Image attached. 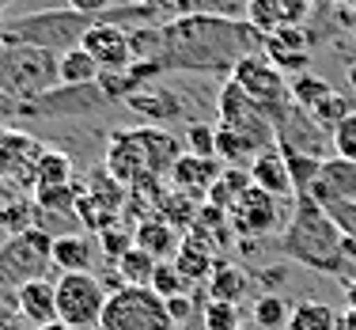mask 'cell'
I'll return each mask as SVG.
<instances>
[{
    "label": "cell",
    "instance_id": "cell-1",
    "mask_svg": "<svg viewBox=\"0 0 356 330\" xmlns=\"http://www.w3.org/2000/svg\"><path fill=\"white\" fill-rule=\"evenodd\" d=\"M159 38H163V49H159L163 72L209 69V72L232 76L239 57H247L254 46L261 49V31H254L250 23H235L227 15H213V12H190L171 23H159Z\"/></svg>",
    "mask_w": 356,
    "mask_h": 330
},
{
    "label": "cell",
    "instance_id": "cell-2",
    "mask_svg": "<svg viewBox=\"0 0 356 330\" xmlns=\"http://www.w3.org/2000/svg\"><path fill=\"white\" fill-rule=\"evenodd\" d=\"M281 247L288 258L303 262V266L318 269V274H345V232L334 224V217L318 205L311 194L296 198L292 224L284 228Z\"/></svg>",
    "mask_w": 356,
    "mask_h": 330
},
{
    "label": "cell",
    "instance_id": "cell-3",
    "mask_svg": "<svg viewBox=\"0 0 356 330\" xmlns=\"http://www.w3.org/2000/svg\"><path fill=\"white\" fill-rule=\"evenodd\" d=\"M57 57L61 54H49L38 46H8V54L0 57V91L15 107L35 103L38 95L54 91V84H61Z\"/></svg>",
    "mask_w": 356,
    "mask_h": 330
},
{
    "label": "cell",
    "instance_id": "cell-4",
    "mask_svg": "<svg viewBox=\"0 0 356 330\" xmlns=\"http://www.w3.org/2000/svg\"><path fill=\"white\" fill-rule=\"evenodd\" d=\"M91 23L95 19L72 12V8H54V12H35L8 23L0 35H4L8 46H38V49H49V54H65V49L80 46V38L88 35Z\"/></svg>",
    "mask_w": 356,
    "mask_h": 330
},
{
    "label": "cell",
    "instance_id": "cell-5",
    "mask_svg": "<svg viewBox=\"0 0 356 330\" xmlns=\"http://www.w3.org/2000/svg\"><path fill=\"white\" fill-rule=\"evenodd\" d=\"M49 247H54V235L42 232V228H27V232L8 235L0 243V300L12 304L27 281L46 277V269L54 266Z\"/></svg>",
    "mask_w": 356,
    "mask_h": 330
},
{
    "label": "cell",
    "instance_id": "cell-6",
    "mask_svg": "<svg viewBox=\"0 0 356 330\" xmlns=\"http://www.w3.org/2000/svg\"><path fill=\"white\" fill-rule=\"evenodd\" d=\"M99 330H175V323L167 315V300L159 292L125 285V289L106 296Z\"/></svg>",
    "mask_w": 356,
    "mask_h": 330
},
{
    "label": "cell",
    "instance_id": "cell-7",
    "mask_svg": "<svg viewBox=\"0 0 356 330\" xmlns=\"http://www.w3.org/2000/svg\"><path fill=\"white\" fill-rule=\"evenodd\" d=\"M57 289V323H69L76 330L99 327L106 308V285L95 274H61L54 281Z\"/></svg>",
    "mask_w": 356,
    "mask_h": 330
},
{
    "label": "cell",
    "instance_id": "cell-8",
    "mask_svg": "<svg viewBox=\"0 0 356 330\" xmlns=\"http://www.w3.org/2000/svg\"><path fill=\"white\" fill-rule=\"evenodd\" d=\"M227 80H235L243 91L266 110V118L273 122L277 114H281L284 107H292V88H288V76L281 69H273L269 65L266 54H247L235 61V69Z\"/></svg>",
    "mask_w": 356,
    "mask_h": 330
},
{
    "label": "cell",
    "instance_id": "cell-9",
    "mask_svg": "<svg viewBox=\"0 0 356 330\" xmlns=\"http://www.w3.org/2000/svg\"><path fill=\"white\" fill-rule=\"evenodd\" d=\"M216 114H220V129L243 133V137L258 141V145H277L273 122L235 80H224V88L216 95Z\"/></svg>",
    "mask_w": 356,
    "mask_h": 330
},
{
    "label": "cell",
    "instance_id": "cell-10",
    "mask_svg": "<svg viewBox=\"0 0 356 330\" xmlns=\"http://www.w3.org/2000/svg\"><path fill=\"white\" fill-rule=\"evenodd\" d=\"M235 239H266V235L284 232L281 228V198L266 194L261 186H250L232 209H227Z\"/></svg>",
    "mask_w": 356,
    "mask_h": 330
},
{
    "label": "cell",
    "instance_id": "cell-11",
    "mask_svg": "<svg viewBox=\"0 0 356 330\" xmlns=\"http://www.w3.org/2000/svg\"><path fill=\"white\" fill-rule=\"evenodd\" d=\"M106 175L118 179L122 186H137L144 179H156L152 175V164H148V152H144V141L137 129H114L106 141V159H103Z\"/></svg>",
    "mask_w": 356,
    "mask_h": 330
},
{
    "label": "cell",
    "instance_id": "cell-12",
    "mask_svg": "<svg viewBox=\"0 0 356 330\" xmlns=\"http://www.w3.org/2000/svg\"><path fill=\"white\" fill-rule=\"evenodd\" d=\"M110 99L103 95L99 84H83V88H54L46 95H38L35 103H23L15 107V114L23 118H69V114H88V110H99L106 107Z\"/></svg>",
    "mask_w": 356,
    "mask_h": 330
},
{
    "label": "cell",
    "instance_id": "cell-13",
    "mask_svg": "<svg viewBox=\"0 0 356 330\" xmlns=\"http://www.w3.org/2000/svg\"><path fill=\"white\" fill-rule=\"evenodd\" d=\"M80 46L88 49L99 61L103 72H125L133 65V46H129V31L118 27V23H103L95 19L88 27V35L80 38Z\"/></svg>",
    "mask_w": 356,
    "mask_h": 330
},
{
    "label": "cell",
    "instance_id": "cell-14",
    "mask_svg": "<svg viewBox=\"0 0 356 330\" xmlns=\"http://www.w3.org/2000/svg\"><path fill=\"white\" fill-rule=\"evenodd\" d=\"M311 35L303 27H281V31H269V35H261V54L269 57V65L273 69H281L288 80L300 72H307L311 65Z\"/></svg>",
    "mask_w": 356,
    "mask_h": 330
},
{
    "label": "cell",
    "instance_id": "cell-15",
    "mask_svg": "<svg viewBox=\"0 0 356 330\" xmlns=\"http://www.w3.org/2000/svg\"><path fill=\"white\" fill-rule=\"evenodd\" d=\"M42 148L31 133L23 129H4L0 125V179H15L19 186L35 190V159L42 156Z\"/></svg>",
    "mask_w": 356,
    "mask_h": 330
},
{
    "label": "cell",
    "instance_id": "cell-16",
    "mask_svg": "<svg viewBox=\"0 0 356 330\" xmlns=\"http://www.w3.org/2000/svg\"><path fill=\"white\" fill-rule=\"evenodd\" d=\"M220 175H224V164H220L216 156H193V152H182L178 164L171 167V175H167V182H171V190H178V194H190V198L205 201Z\"/></svg>",
    "mask_w": 356,
    "mask_h": 330
},
{
    "label": "cell",
    "instance_id": "cell-17",
    "mask_svg": "<svg viewBox=\"0 0 356 330\" xmlns=\"http://www.w3.org/2000/svg\"><path fill=\"white\" fill-rule=\"evenodd\" d=\"M311 198L322 209L337 205V201H356V164L345 156H326L318 167L315 186H311Z\"/></svg>",
    "mask_w": 356,
    "mask_h": 330
},
{
    "label": "cell",
    "instance_id": "cell-18",
    "mask_svg": "<svg viewBox=\"0 0 356 330\" xmlns=\"http://www.w3.org/2000/svg\"><path fill=\"white\" fill-rule=\"evenodd\" d=\"M311 12V0H247V23L261 35L281 27H300Z\"/></svg>",
    "mask_w": 356,
    "mask_h": 330
},
{
    "label": "cell",
    "instance_id": "cell-19",
    "mask_svg": "<svg viewBox=\"0 0 356 330\" xmlns=\"http://www.w3.org/2000/svg\"><path fill=\"white\" fill-rule=\"evenodd\" d=\"M171 262L178 266V274H182L186 281L197 285V281H209V277H213V269L220 262V251L213 247V239H205L201 232H186Z\"/></svg>",
    "mask_w": 356,
    "mask_h": 330
},
{
    "label": "cell",
    "instance_id": "cell-20",
    "mask_svg": "<svg viewBox=\"0 0 356 330\" xmlns=\"http://www.w3.org/2000/svg\"><path fill=\"white\" fill-rule=\"evenodd\" d=\"M125 110H133L137 118H144V125H163L167 129V122L182 118V99H178L171 88H156V84H148V88L133 91V95L125 99Z\"/></svg>",
    "mask_w": 356,
    "mask_h": 330
},
{
    "label": "cell",
    "instance_id": "cell-21",
    "mask_svg": "<svg viewBox=\"0 0 356 330\" xmlns=\"http://www.w3.org/2000/svg\"><path fill=\"white\" fill-rule=\"evenodd\" d=\"M247 171H250V182L261 186L266 194H273V198H296L292 175H288V164H284V152L277 145L261 148Z\"/></svg>",
    "mask_w": 356,
    "mask_h": 330
},
{
    "label": "cell",
    "instance_id": "cell-22",
    "mask_svg": "<svg viewBox=\"0 0 356 330\" xmlns=\"http://www.w3.org/2000/svg\"><path fill=\"white\" fill-rule=\"evenodd\" d=\"M15 311H19L27 323L46 327V323H57V289L54 281L38 277V281H27L19 292H15Z\"/></svg>",
    "mask_w": 356,
    "mask_h": 330
},
{
    "label": "cell",
    "instance_id": "cell-23",
    "mask_svg": "<svg viewBox=\"0 0 356 330\" xmlns=\"http://www.w3.org/2000/svg\"><path fill=\"white\" fill-rule=\"evenodd\" d=\"M49 262H54L61 274H91L95 247H91V239H88V235H80V232H61V235H54Z\"/></svg>",
    "mask_w": 356,
    "mask_h": 330
},
{
    "label": "cell",
    "instance_id": "cell-24",
    "mask_svg": "<svg viewBox=\"0 0 356 330\" xmlns=\"http://www.w3.org/2000/svg\"><path fill=\"white\" fill-rule=\"evenodd\" d=\"M133 239H137V247L140 251H148L152 258H159V262H167L178 251V243H182V235L175 232L167 220H159V217H148V220H140L137 228H133Z\"/></svg>",
    "mask_w": 356,
    "mask_h": 330
},
{
    "label": "cell",
    "instance_id": "cell-25",
    "mask_svg": "<svg viewBox=\"0 0 356 330\" xmlns=\"http://www.w3.org/2000/svg\"><path fill=\"white\" fill-rule=\"evenodd\" d=\"M57 76H61L65 88H83V84H99L103 69H99V61L83 46H72L57 57Z\"/></svg>",
    "mask_w": 356,
    "mask_h": 330
},
{
    "label": "cell",
    "instance_id": "cell-26",
    "mask_svg": "<svg viewBox=\"0 0 356 330\" xmlns=\"http://www.w3.org/2000/svg\"><path fill=\"white\" fill-rule=\"evenodd\" d=\"M205 201L190 198V194H178V190H167L163 198L156 201V217L167 220V224L175 228V232H190L193 224H197V213Z\"/></svg>",
    "mask_w": 356,
    "mask_h": 330
},
{
    "label": "cell",
    "instance_id": "cell-27",
    "mask_svg": "<svg viewBox=\"0 0 356 330\" xmlns=\"http://www.w3.org/2000/svg\"><path fill=\"white\" fill-rule=\"evenodd\" d=\"M205 285H209V300L239 304V300H243V292H247V274H243V269H235L232 262L220 258V262H216V269H213V277H209Z\"/></svg>",
    "mask_w": 356,
    "mask_h": 330
},
{
    "label": "cell",
    "instance_id": "cell-28",
    "mask_svg": "<svg viewBox=\"0 0 356 330\" xmlns=\"http://www.w3.org/2000/svg\"><path fill=\"white\" fill-rule=\"evenodd\" d=\"M250 171H247V167H224V175H220V179H216V186H213V190H209V205H216V209H232L235 205V201H239L243 198V194H247L250 190Z\"/></svg>",
    "mask_w": 356,
    "mask_h": 330
},
{
    "label": "cell",
    "instance_id": "cell-29",
    "mask_svg": "<svg viewBox=\"0 0 356 330\" xmlns=\"http://www.w3.org/2000/svg\"><path fill=\"white\" fill-rule=\"evenodd\" d=\"M288 330H337V311L322 300H300L288 315Z\"/></svg>",
    "mask_w": 356,
    "mask_h": 330
},
{
    "label": "cell",
    "instance_id": "cell-30",
    "mask_svg": "<svg viewBox=\"0 0 356 330\" xmlns=\"http://www.w3.org/2000/svg\"><path fill=\"white\" fill-rule=\"evenodd\" d=\"M156 266L159 258H152L148 251L133 247L129 255H122L114 262L118 277H122V285H137V289H152V277H156Z\"/></svg>",
    "mask_w": 356,
    "mask_h": 330
},
{
    "label": "cell",
    "instance_id": "cell-31",
    "mask_svg": "<svg viewBox=\"0 0 356 330\" xmlns=\"http://www.w3.org/2000/svg\"><path fill=\"white\" fill-rule=\"evenodd\" d=\"M72 182V159L57 148H46L35 159V190L38 186H69Z\"/></svg>",
    "mask_w": 356,
    "mask_h": 330
},
{
    "label": "cell",
    "instance_id": "cell-32",
    "mask_svg": "<svg viewBox=\"0 0 356 330\" xmlns=\"http://www.w3.org/2000/svg\"><path fill=\"white\" fill-rule=\"evenodd\" d=\"M288 88H292V103L303 110V114H311L326 95H334V88H330L322 76H311V72H300V76H292L288 80Z\"/></svg>",
    "mask_w": 356,
    "mask_h": 330
},
{
    "label": "cell",
    "instance_id": "cell-33",
    "mask_svg": "<svg viewBox=\"0 0 356 330\" xmlns=\"http://www.w3.org/2000/svg\"><path fill=\"white\" fill-rule=\"evenodd\" d=\"M288 315H292V304L277 292H266L254 300V327L258 330H288Z\"/></svg>",
    "mask_w": 356,
    "mask_h": 330
},
{
    "label": "cell",
    "instance_id": "cell-34",
    "mask_svg": "<svg viewBox=\"0 0 356 330\" xmlns=\"http://www.w3.org/2000/svg\"><path fill=\"white\" fill-rule=\"evenodd\" d=\"M83 186H38L35 190V205L38 213H57V217H69L76 213V198H80Z\"/></svg>",
    "mask_w": 356,
    "mask_h": 330
},
{
    "label": "cell",
    "instance_id": "cell-35",
    "mask_svg": "<svg viewBox=\"0 0 356 330\" xmlns=\"http://www.w3.org/2000/svg\"><path fill=\"white\" fill-rule=\"evenodd\" d=\"M353 110H356V107H353V99H349V95H341V91H334V95H326L315 110H311V122H315L318 129H330V133H334L337 125H341L345 118L353 114Z\"/></svg>",
    "mask_w": 356,
    "mask_h": 330
},
{
    "label": "cell",
    "instance_id": "cell-36",
    "mask_svg": "<svg viewBox=\"0 0 356 330\" xmlns=\"http://www.w3.org/2000/svg\"><path fill=\"white\" fill-rule=\"evenodd\" d=\"M35 217H38L35 198H15L0 209V228H4L8 235H19V232H27V228H35Z\"/></svg>",
    "mask_w": 356,
    "mask_h": 330
},
{
    "label": "cell",
    "instance_id": "cell-37",
    "mask_svg": "<svg viewBox=\"0 0 356 330\" xmlns=\"http://www.w3.org/2000/svg\"><path fill=\"white\" fill-rule=\"evenodd\" d=\"M99 247H103V258L114 266L122 255H129L133 247H137V239H133V228L129 224H114V228H103L99 232Z\"/></svg>",
    "mask_w": 356,
    "mask_h": 330
},
{
    "label": "cell",
    "instance_id": "cell-38",
    "mask_svg": "<svg viewBox=\"0 0 356 330\" xmlns=\"http://www.w3.org/2000/svg\"><path fill=\"white\" fill-rule=\"evenodd\" d=\"M201 327H205V330H239V327H243L239 304L209 300V304H205V311H201Z\"/></svg>",
    "mask_w": 356,
    "mask_h": 330
},
{
    "label": "cell",
    "instance_id": "cell-39",
    "mask_svg": "<svg viewBox=\"0 0 356 330\" xmlns=\"http://www.w3.org/2000/svg\"><path fill=\"white\" fill-rule=\"evenodd\" d=\"M152 292H159L163 300H171V296L190 292V281H186V277L178 274V266H175L171 258H167V262H159V266H156V277H152Z\"/></svg>",
    "mask_w": 356,
    "mask_h": 330
},
{
    "label": "cell",
    "instance_id": "cell-40",
    "mask_svg": "<svg viewBox=\"0 0 356 330\" xmlns=\"http://www.w3.org/2000/svg\"><path fill=\"white\" fill-rule=\"evenodd\" d=\"M182 148L193 152V156H216V125L190 122L186 125V137H182Z\"/></svg>",
    "mask_w": 356,
    "mask_h": 330
},
{
    "label": "cell",
    "instance_id": "cell-41",
    "mask_svg": "<svg viewBox=\"0 0 356 330\" xmlns=\"http://www.w3.org/2000/svg\"><path fill=\"white\" fill-rule=\"evenodd\" d=\"M330 145H334V156H345V159L356 164V110L330 133Z\"/></svg>",
    "mask_w": 356,
    "mask_h": 330
},
{
    "label": "cell",
    "instance_id": "cell-42",
    "mask_svg": "<svg viewBox=\"0 0 356 330\" xmlns=\"http://www.w3.org/2000/svg\"><path fill=\"white\" fill-rule=\"evenodd\" d=\"M330 217H334V224L345 232V239L356 243V201H337V205L326 209Z\"/></svg>",
    "mask_w": 356,
    "mask_h": 330
},
{
    "label": "cell",
    "instance_id": "cell-43",
    "mask_svg": "<svg viewBox=\"0 0 356 330\" xmlns=\"http://www.w3.org/2000/svg\"><path fill=\"white\" fill-rule=\"evenodd\" d=\"M167 315H171V323H186V319H193V300H190V292H182V296H171L167 300Z\"/></svg>",
    "mask_w": 356,
    "mask_h": 330
},
{
    "label": "cell",
    "instance_id": "cell-44",
    "mask_svg": "<svg viewBox=\"0 0 356 330\" xmlns=\"http://www.w3.org/2000/svg\"><path fill=\"white\" fill-rule=\"evenodd\" d=\"M65 4H69L72 12L88 15V19H103V15L110 12V0H65Z\"/></svg>",
    "mask_w": 356,
    "mask_h": 330
},
{
    "label": "cell",
    "instance_id": "cell-45",
    "mask_svg": "<svg viewBox=\"0 0 356 330\" xmlns=\"http://www.w3.org/2000/svg\"><path fill=\"white\" fill-rule=\"evenodd\" d=\"M137 4L148 8V12H156V15H171V12H182L186 0H137Z\"/></svg>",
    "mask_w": 356,
    "mask_h": 330
},
{
    "label": "cell",
    "instance_id": "cell-46",
    "mask_svg": "<svg viewBox=\"0 0 356 330\" xmlns=\"http://www.w3.org/2000/svg\"><path fill=\"white\" fill-rule=\"evenodd\" d=\"M337 330H356V311L345 308L341 315H337Z\"/></svg>",
    "mask_w": 356,
    "mask_h": 330
},
{
    "label": "cell",
    "instance_id": "cell-47",
    "mask_svg": "<svg viewBox=\"0 0 356 330\" xmlns=\"http://www.w3.org/2000/svg\"><path fill=\"white\" fill-rule=\"evenodd\" d=\"M15 114V103H12V99H8L4 95V91H0V125H4L8 122V118H12Z\"/></svg>",
    "mask_w": 356,
    "mask_h": 330
},
{
    "label": "cell",
    "instance_id": "cell-48",
    "mask_svg": "<svg viewBox=\"0 0 356 330\" xmlns=\"http://www.w3.org/2000/svg\"><path fill=\"white\" fill-rule=\"evenodd\" d=\"M345 304L356 311V277H349V285H345Z\"/></svg>",
    "mask_w": 356,
    "mask_h": 330
},
{
    "label": "cell",
    "instance_id": "cell-49",
    "mask_svg": "<svg viewBox=\"0 0 356 330\" xmlns=\"http://www.w3.org/2000/svg\"><path fill=\"white\" fill-rule=\"evenodd\" d=\"M8 323H12V304H4V300H0V330H4Z\"/></svg>",
    "mask_w": 356,
    "mask_h": 330
},
{
    "label": "cell",
    "instance_id": "cell-50",
    "mask_svg": "<svg viewBox=\"0 0 356 330\" xmlns=\"http://www.w3.org/2000/svg\"><path fill=\"white\" fill-rule=\"evenodd\" d=\"M38 330H76V327H69V323H46V327H38Z\"/></svg>",
    "mask_w": 356,
    "mask_h": 330
},
{
    "label": "cell",
    "instance_id": "cell-51",
    "mask_svg": "<svg viewBox=\"0 0 356 330\" xmlns=\"http://www.w3.org/2000/svg\"><path fill=\"white\" fill-rule=\"evenodd\" d=\"M349 88H353V91H356V61H353V65H349Z\"/></svg>",
    "mask_w": 356,
    "mask_h": 330
},
{
    "label": "cell",
    "instance_id": "cell-52",
    "mask_svg": "<svg viewBox=\"0 0 356 330\" xmlns=\"http://www.w3.org/2000/svg\"><path fill=\"white\" fill-rule=\"evenodd\" d=\"M224 4H227V8H239V4L247 8V0H224Z\"/></svg>",
    "mask_w": 356,
    "mask_h": 330
},
{
    "label": "cell",
    "instance_id": "cell-53",
    "mask_svg": "<svg viewBox=\"0 0 356 330\" xmlns=\"http://www.w3.org/2000/svg\"><path fill=\"white\" fill-rule=\"evenodd\" d=\"M334 4H345V8H353V4H356V0H334Z\"/></svg>",
    "mask_w": 356,
    "mask_h": 330
},
{
    "label": "cell",
    "instance_id": "cell-54",
    "mask_svg": "<svg viewBox=\"0 0 356 330\" xmlns=\"http://www.w3.org/2000/svg\"><path fill=\"white\" fill-rule=\"evenodd\" d=\"M0 12H4V0H0Z\"/></svg>",
    "mask_w": 356,
    "mask_h": 330
},
{
    "label": "cell",
    "instance_id": "cell-55",
    "mask_svg": "<svg viewBox=\"0 0 356 330\" xmlns=\"http://www.w3.org/2000/svg\"><path fill=\"white\" fill-rule=\"evenodd\" d=\"M239 330H250V327H239Z\"/></svg>",
    "mask_w": 356,
    "mask_h": 330
}]
</instances>
